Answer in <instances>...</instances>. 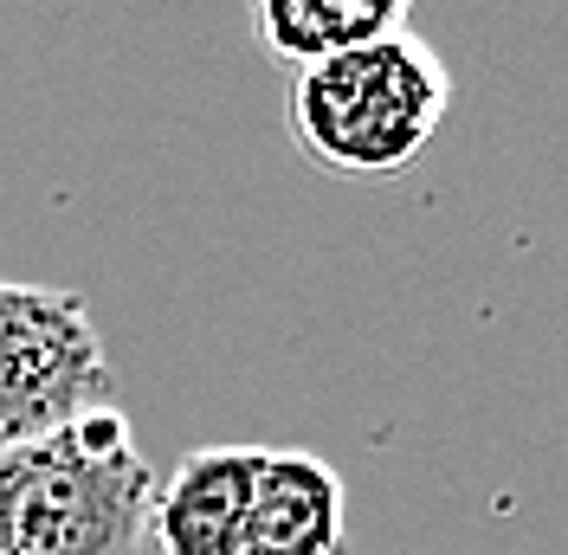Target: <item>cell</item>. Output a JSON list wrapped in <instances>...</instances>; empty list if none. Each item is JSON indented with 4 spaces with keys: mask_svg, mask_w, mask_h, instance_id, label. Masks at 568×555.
Instances as JSON below:
<instances>
[{
    "mask_svg": "<svg viewBox=\"0 0 568 555\" xmlns=\"http://www.w3.org/2000/svg\"><path fill=\"white\" fill-rule=\"evenodd\" d=\"M453 110V71L414 27L291 71L284 130L297 155L336 181H388L420 162Z\"/></svg>",
    "mask_w": 568,
    "mask_h": 555,
    "instance_id": "obj_1",
    "label": "cell"
},
{
    "mask_svg": "<svg viewBox=\"0 0 568 555\" xmlns=\"http://www.w3.org/2000/svg\"><path fill=\"white\" fill-rule=\"evenodd\" d=\"M155 472L116 407L0 452V555H136Z\"/></svg>",
    "mask_w": 568,
    "mask_h": 555,
    "instance_id": "obj_2",
    "label": "cell"
},
{
    "mask_svg": "<svg viewBox=\"0 0 568 555\" xmlns=\"http://www.w3.org/2000/svg\"><path fill=\"white\" fill-rule=\"evenodd\" d=\"M116 407L91 304L59 284L0 278V452Z\"/></svg>",
    "mask_w": 568,
    "mask_h": 555,
    "instance_id": "obj_3",
    "label": "cell"
},
{
    "mask_svg": "<svg viewBox=\"0 0 568 555\" xmlns=\"http://www.w3.org/2000/svg\"><path fill=\"white\" fill-rule=\"evenodd\" d=\"M407 13L414 0H252V33L272 65L304 71L368 39L407 33Z\"/></svg>",
    "mask_w": 568,
    "mask_h": 555,
    "instance_id": "obj_6",
    "label": "cell"
},
{
    "mask_svg": "<svg viewBox=\"0 0 568 555\" xmlns=\"http://www.w3.org/2000/svg\"><path fill=\"white\" fill-rule=\"evenodd\" d=\"M343 517H349V491L329 458L265 446L240 555H343Z\"/></svg>",
    "mask_w": 568,
    "mask_h": 555,
    "instance_id": "obj_5",
    "label": "cell"
},
{
    "mask_svg": "<svg viewBox=\"0 0 568 555\" xmlns=\"http://www.w3.org/2000/svg\"><path fill=\"white\" fill-rule=\"evenodd\" d=\"M265 446H201L175 465V478L149 504V536L162 555H240L246 511Z\"/></svg>",
    "mask_w": 568,
    "mask_h": 555,
    "instance_id": "obj_4",
    "label": "cell"
}]
</instances>
